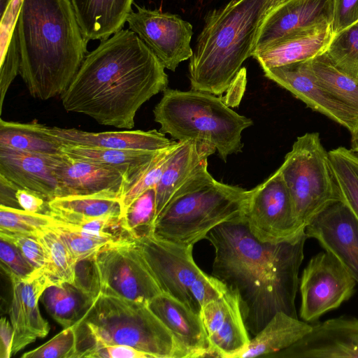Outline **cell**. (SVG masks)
I'll return each mask as SVG.
<instances>
[{
    "instance_id": "6da1fadb",
    "label": "cell",
    "mask_w": 358,
    "mask_h": 358,
    "mask_svg": "<svg viewBox=\"0 0 358 358\" xmlns=\"http://www.w3.org/2000/svg\"><path fill=\"white\" fill-rule=\"evenodd\" d=\"M307 238L306 234L295 242L264 243L245 220L219 225L207 235L215 253L212 275L238 294L250 334L278 312L298 318L295 300Z\"/></svg>"
},
{
    "instance_id": "7a4b0ae2",
    "label": "cell",
    "mask_w": 358,
    "mask_h": 358,
    "mask_svg": "<svg viewBox=\"0 0 358 358\" xmlns=\"http://www.w3.org/2000/svg\"><path fill=\"white\" fill-rule=\"evenodd\" d=\"M165 67L131 29H120L87 54L60 96L67 112L131 129L141 106L167 88Z\"/></svg>"
},
{
    "instance_id": "3957f363",
    "label": "cell",
    "mask_w": 358,
    "mask_h": 358,
    "mask_svg": "<svg viewBox=\"0 0 358 358\" xmlns=\"http://www.w3.org/2000/svg\"><path fill=\"white\" fill-rule=\"evenodd\" d=\"M19 74L31 96H62L87 54L70 0H23L17 22Z\"/></svg>"
},
{
    "instance_id": "277c9868",
    "label": "cell",
    "mask_w": 358,
    "mask_h": 358,
    "mask_svg": "<svg viewBox=\"0 0 358 358\" xmlns=\"http://www.w3.org/2000/svg\"><path fill=\"white\" fill-rule=\"evenodd\" d=\"M269 7L270 0H230L208 13L189 58L192 90L220 95L231 86Z\"/></svg>"
},
{
    "instance_id": "5b68a950",
    "label": "cell",
    "mask_w": 358,
    "mask_h": 358,
    "mask_svg": "<svg viewBox=\"0 0 358 358\" xmlns=\"http://www.w3.org/2000/svg\"><path fill=\"white\" fill-rule=\"evenodd\" d=\"M73 327L78 358L96 347L108 345H129L151 358H185L172 333L147 301L98 292Z\"/></svg>"
},
{
    "instance_id": "8992f818",
    "label": "cell",
    "mask_w": 358,
    "mask_h": 358,
    "mask_svg": "<svg viewBox=\"0 0 358 358\" xmlns=\"http://www.w3.org/2000/svg\"><path fill=\"white\" fill-rule=\"evenodd\" d=\"M163 92L153 110L160 131L178 141L194 140L209 144L224 162L241 151V134L252 124L250 118L236 113L209 92L169 88Z\"/></svg>"
},
{
    "instance_id": "52a82bcc",
    "label": "cell",
    "mask_w": 358,
    "mask_h": 358,
    "mask_svg": "<svg viewBox=\"0 0 358 358\" xmlns=\"http://www.w3.org/2000/svg\"><path fill=\"white\" fill-rule=\"evenodd\" d=\"M250 190L214 179L171 198L157 215L153 234L194 246L219 225L245 220Z\"/></svg>"
},
{
    "instance_id": "ba28073f",
    "label": "cell",
    "mask_w": 358,
    "mask_h": 358,
    "mask_svg": "<svg viewBox=\"0 0 358 358\" xmlns=\"http://www.w3.org/2000/svg\"><path fill=\"white\" fill-rule=\"evenodd\" d=\"M279 169L289 192L296 219L305 231L324 208L341 198L329 152L317 132L299 136Z\"/></svg>"
},
{
    "instance_id": "9c48e42d",
    "label": "cell",
    "mask_w": 358,
    "mask_h": 358,
    "mask_svg": "<svg viewBox=\"0 0 358 358\" xmlns=\"http://www.w3.org/2000/svg\"><path fill=\"white\" fill-rule=\"evenodd\" d=\"M134 239L162 292L194 312L200 313L203 305L227 290L222 282L196 265L194 246L169 242L153 233Z\"/></svg>"
},
{
    "instance_id": "30bf717a",
    "label": "cell",
    "mask_w": 358,
    "mask_h": 358,
    "mask_svg": "<svg viewBox=\"0 0 358 358\" xmlns=\"http://www.w3.org/2000/svg\"><path fill=\"white\" fill-rule=\"evenodd\" d=\"M91 262L98 292L147 301L163 292L134 238L110 244Z\"/></svg>"
},
{
    "instance_id": "8fae6325",
    "label": "cell",
    "mask_w": 358,
    "mask_h": 358,
    "mask_svg": "<svg viewBox=\"0 0 358 358\" xmlns=\"http://www.w3.org/2000/svg\"><path fill=\"white\" fill-rule=\"evenodd\" d=\"M245 220L251 234L264 243L295 242L306 235L296 219L289 192L279 169L250 190Z\"/></svg>"
},
{
    "instance_id": "7c38bea8",
    "label": "cell",
    "mask_w": 358,
    "mask_h": 358,
    "mask_svg": "<svg viewBox=\"0 0 358 358\" xmlns=\"http://www.w3.org/2000/svg\"><path fill=\"white\" fill-rule=\"evenodd\" d=\"M356 281L330 252L312 257L299 278V316L313 323L329 311L338 308L355 294Z\"/></svg>"
},
{
    "instance_id": "4fadbf2b",
    "label": "cell",
    "mask_w": 358,
    "mask_h": 358,
    "mask_svg": "<svg viewBox=\"0 0 358 358\" xmlns=\"http://www.w3.org/2000/svg\"><path fill=\"white\" fill-rule=\"evenodd\" d=\"M135 6L136 10H131L127 18L129 29L166 69L174 71L181 62L192 55V25L177 15Z\"/></svg>"
},
{
    "instance_id": "5bb4252c",
    "label": "cell",
    "mask_w": 358,
    "mask_h": 358,
    "mask_svg": "<svg viewBox=\"0 0 358 358\" xmlns=\"http://www.w3.org/2000/svg\"><path fill=\"white\" fill-rule=\"evenodd\" d=\"M264 76L290 92L313 110L338 123L352 133L358 117L316 78L308 61L263 70Z\"/></svg>"
},
{
    "instance_id": "9a60e30c",
    "label": "cell",
    "mask_w": 358,
    "mask_h": 358,
    "mask_svg": "<svg viewBox=\"0 0 358 358\" xmlns=\"http://www.w3.org/2000/svg\"><path fill=\"white\" fill-rule=\"evenodd\" d=\"M305 232L332 254L358 282V220L342 197L317 215Z\"/></svg>"
},
{
    "instance_id": "2e32d148",
    "label": "cell",
    "mask_w": 358,
    "mask_h": 358,
    "mask_svg": "<svg viewBox=\"0 0 358 358\" xmlns=\"http://www.w3.org/2000/svg\"><path fill=\"white\" fill-rule=\"evenodd\" d=\"M200 315L213 357L238 358L247 348L251 338L236 292L227 288L203 305Z\"/></svg>"
},
{
    "instance_id": "e0dca14e",
    "label": "cell",
    "mask_w": 358,
    "mask_h": 358,
    "mask_svg": "<svg viewBox=\"0 0 358 358\" xmlns=\"http://www.w3.org/2000/svg\"><path fill=\"white\" fill-rule=\"evenodd\" d=\"M59 183V196H99L118 199L126 180L119 171L69 157L50 155Z\"/></svg>"
},
{
    "instance_id": "ac0fdd59",
    "label": "cell",
    "mask_w": 358,
    "mask_h": 358,
    "mask_svg": "<svg viewBox=\"0 0 358 358\" xmlns=\"http://www.w3.org/2000/svg\"><path fill=\"white\" fill-rule=\"evenodd\" d=\"M358 358V319L342 316L313 324L292 345L269 358Z\"/></svg>"
},
{
    "instance_id": "d6986e66",
    "label": "cell",
    "mask_w": 358,
    "mask_h": 358,
    "mask_svg": "<svg viewBox=\"0 0 358 358\" xmlns=\"http://www.w3.org/2000/svg\"><path fill=\"white\" fill-rule=\"evenodd\" d=\"M10 318L15 335L12 355L17 354L38 338H44L50 326L41 315L38 302L45 289L55 282L42 271L30 277L13 280Z\"/></svg>"
},
{
    "instance_id": "ffe728a7",
    "label": "cell",
    "mask_w": 358,
    "mask_h": 358,
    "mask_svg": "<svg viewBox=\"0 0 358 358\" xmlns=\"http://www.w3.org/2000/svg\"><path fill=\"white\" fill-rule=\"evenodd\" d=\"M334 0H283L269 8L262 20L254 52L311 26L331 22ZM252 53V54H253Z\"/></svg>"
},
{
    "instance_id": "44dd1931",
    "label": "cell",
    "mask_w": 358,
    "mask_h": 358,
    "mask_svg": "<svg viewBox=\"0 0 358 358\" xmlns=\"http://www.w3.org/2000/svg\"><path fill=\"white\" fill-rule=\"evenodd\" d=\"M44 133L62 145L107 149L159 152L178 142L162 131H118L90 132L75 128H61L41 124Z\"/></svg>"
},
{
    "instance_id": "7402d4cb",
    "label": "cell",
    "mask_w": 358,
    "mask_h": 358,
    "mask_svg": "<svg viewBox=\"0 0 358 358\" xmlns=\"http://www.w3.org/2000/svg\"><path fill=\"white\" fill-rule=\"evenodd\" d=\"M215 151L210 145L197 141H180L155 186L157 217L177 192L210 175L208 157Z\"/></svg>"
},
{
    "instance_id": "603a6c76",
    "label": "cell",
    "mask_w": 358,
    "mask_h": 358,
    "mask_svg": "<svg viewBox=\"0 0 358 358\" xmlns=\"http://www.w3.org/2000/svg\"><path fill=\"white\" fill-rule=\"evenodd\" d=\"M149 306L172 333L185 358L213 357L200 313L165 292L150 300Z\"/></svg>"
},
{
    "instance_id": "cb8c5ba5",
    "label": "cell",
    "mask_w": 358,
    "mask_h": 358,
    "mask_svg": "<svg viewBox=\"0 0 358 358\" xmlns=\"http://www.w3.org/2000/svg\"><path fill=\"white\" fill-rule=\"evenodd\" d=\"M331 22L291 34L252 55L263 70L310 60L325 52L333 36Z\"/></svg>"
},
{
    "instance_id": "d4e9b609",
    "label": "cell",
    "mask_w": 358,
    "mask_h": 358,
    "mask_svg": "<svg viewBox=\"0 0 358 358\" xmlns=\"http://www.w3.org/2000/svg\"><path fill=\"white\" fill-rule=\"evenodd\" d=\"M0 175L20 188L38 194L48 201L59 196V183L50 155L0 146Z\"/></svg>"
},
{
    "instance_id": "484cf974",
    "label": "cell",
    "mask_w": 358,
    "mask_h": 358,
    "mask_svg": "<svg viewBox=\"0 0 358 358\" xmlns=\"http://www.w3.org/2000/svg\"><path fill=\"white\" fill-rule=\"evenodd\" d=\"M85 40L104 41L122 29L134 0H70Z\"/></svg>"
},
{
    "instance_id": "4316f807",
    "label": "cell",
    "mask_w": 358,
    "mask_h": 358,
    "mask_svg": "<svg viewBox=\"0 0 358 358\" xmlns=\"http://www.w3.org/2000/svg\"><path fill=\"white\" fill-rule=\"evenodd\" d=\"M313 324L284 312L276 313L252 338L238 358L270 357L297 342Z\"/></svg>"
},
{
    "instance_id": "83f0119b",
    "label": "cell",
    "mask_w": 358,
    "mask_h": 358,
    "mask_svg": "<svg viewBox=\"0 0 358 358\" xmlns=\"http://www.w3.org/2000/svg\"><path fill=\"white\" fill-rule=\"evenodd\" d=\"M45 213L64 224L79 227L96 218L121 215V208L119 199L115 198L66 196L48 201Z\"/></svg>"
},
{
    "instance_id": "f1b7e54d",
    "label": "cell",
    "mask_w": 358,
    "mask_h": 358,
    "mask_svg": "<svg viewBox=\"0 0 358 358\" xmlns=\"http://www.w3.org/2000/svg\"><path fill=\"white\" fill-rule=\"evenodd\" d=\"M62 152L71 158L119 171L125 178V187L139 176L159 151L123 150L63 145Z\"/></svg>"
},
{
    "instance_id": "f546056e",
    "label": "cell",
    "mask_w": 358,
    "mask_h": 358,
    "mask_svg": "<svg viewBox=\"0 0 358 358\" xmlns=\"http://www.w3.org/2000/svg\"><path fill=\"white\" fill-rule=\"evenodd\" d=\"M94 296L77 285L60 282L48 286L40 301L62 327L75 324L90 306Z\"/></svg>"
},
{
    "instance_id": "4dcf8cb0",
    "label": "cell",
    "mask_w": 358,
    "mask_h": 358,
    "mask_svg": "<svg viewBox=\"0 0 358 358\" xmlns=\"http://www.w3.org/2000/svg\"><path fill=\"white\" fill-rule=\"evenodd\" d=\"M23 0H9L0 6V94L5 96L14 78L19 73L20 53L17 22Z\"/></svg>"
},
{
    "instance_id": "1f68e13d",
    "label": "cell",
    "mask_w": 358,
    "mask_h": 358,
    "mask_svg": "<svg viewBox=\"0 0 358 358\" xmlns=\"http://www.w3.org/2000/svg\"><path fill=\"white\" fill-rule=\"evenodd\" d=\"M0 146L41 155L63 153V145L43 131L41 124L21 123L0 119Z\"/></svg>"
},
{
    "instance_id": "d6a6232c",
    "label": "cell",
    "mask_w": 358,
    "mask_h": 358,
    "mask_svg": "<svg viewBox=\"0 0 358 358\" xmlns=\"http://www.w3.org/2000/svg\"><path fill=\"white\" fill-rule=\"evenodd\" d=\"M309 62L317 80L358 117V81L337 69L325 52Z\"/></svg>"
},
{
    "instance_id": "836d02e7",
    "label": "cell",
    "mask_w": 358,
    "mask_h": 358,
    "mask_svg": "<svg viewBox=\"0 0 358 358\" xmlns=\"http://www.w3.org/2000/svg\"><path fill=\"white\" fill-rule=\"evenodd\" d=\"M36 238L43 244L48 257L45 273L55 283L76 284L77 262L67 245L53 227L39 231Z\"/></svg>"
},
{
    "instance_id": "e575fe53",
    "label": "cell",
    "mask_w": 358,
    "mask_h": 358,
    "mask_svg": "<svg viewBox=\"0 0 358 358\" xmlns=\"http://www.w3.org/2000/svg\"><path fill=\"white\" fill-rule=\"evenodd\" d=\"M329 155L341 197L358 220V154L341 146Z\"/></svg>"
},
{
    "instance_id": "d590c367",
    "label": "cell",
    "mask_w": 358,
    "mask_h": 358,
    "mask_svg": "<svg viewBox=\"0 0 358 358\" xmlns=\"http://www.w3.org/2000/svg\"><path fill=\"white\" fill-rule=\"evenodd\" d=\"M179 144L180 141H178L157 152L139 176L124 187L119 200L122 217L133 201L141 194L150 188L155 187L170 157Z\"/></svg>"
},
{
    "instance_id": "8d00e7d4",
    "label": "cell",
    "mask_w": 358,
    "mask_h": 358,
    "mask_svg": "<svg viewBox=\"0 0 358 358\" xmlns=\"http://www.w3.org/2000/svg\"><path fill=\"white\" fill-rule=\"evenodd\" d=\"M325 54L337 69L358 81V27L355 24L334 34Z\"/></svg>"
},
{
    "instance_id": "74e56055",
    "label": "cell",
    "mask_w": 358,
    "mask_h": 358,
    "mask_svg": "<svg viewBox=\"0 0 358 358\" xmlns=\"http://www.w3.org/2000/svg\"><path fill=\"white\" fill-rule=\"evenodd\" d=\"M53 228L64 241L77 263L92 259L104 248L119 241L72 227L62 222Z\"/></svg>"
},
{
    "instance_id": "f35d334b",
    "label": "cell",
    "mask_w": 358,
    "mask_h": 358,
    "mask_svg": "<svg viewBox=\"0 0 358 358\" xmlns=\"http://www.w3.org/2000/svg\"><path fill=\"white\" fill-rule=\"evenodd\" d=\"M60 224L47 213H30L17 208L0 206V231L36 236L39 231Z\"/></svg>"
},
{
    "instance_id": "ab89813d",
    "label": "cell",
    "mask_w": 358,
    "mask_h": 358,
    "mask_svg": "<svg viewBox=\"0 0 358 358\" xmlns=\"http://www.w3.org/2000/svg\"><path fill=\"white\" fill-rule=\"evenodd\" d=\"M156 217L155 187L141 194L122 216L124 227L134 238L153 233Z\"/></svg>"
},
{
    "instance_id": "60d3db41",
    "label": "cell",
    "mask_w": 358,
    "mask_h": 358,
    "mask_svg": "<svg viewBox=\"0 0 358 358\" xmlns=\"http://www.w3.org/2000/svg\"><path fill=\"white\" fill-rule=\"evenodd\" d=\"M22 358H78L74 327L60 331L52 338L38 348L24 352Z\"/></svg>"
},
{
    "instance_id": "b9f144b4",
    "label": "cell",
    "mask_w": 358,
    "mask_h": 358,
    "mask_svg": "<svg viewBox=\"0 0 358 358\" xmlns=\"http://www.w3.org/2000/svg\"><path fill=\"white\" fill-rule=\"evenodd\" d=\"M0 238L15 245L35 270L45 272L48 257L43 244L36 236L0 231Z\"/></svg>"
},
{
    "instance_id": "7bdbcfd3",
    "label": "cell",
    "mask_w": 358,
    "mask_h": 358,
    "mask_svg": "<svg viewBox=\"0 0 358 358\" xmlns=\"http://www.w3.org/2000/svg\"><path fill=\"white\" fill-rule=\"evenodd\" d=\"M0 239L1 266L10 281L29 278L36 271L15 245Z\"/></svg>"
},
{
    "instance_id": "ee69618b",
    "label": "cell",
    "mask_w": 358,
    "mask_h": 358,
    "mask_svg": "<svg viewBox=\"0 0 358 358\" xmlns=\"http://www.w3.org/2000/svg\"><path fill=\"white\" fill-rule=\"evenodd\" d=\"M358 22V0H334L331 24L338 33Z\"/></svg>"
},
{
    "instance_id": "f6af8a7d",
    "label": "cell",
    "mask_w": 358,
    "mask_h": 358,
    "mask_svg": "<svg viewBox=\"0 0 358 358\" xmlns=\"http://www.w3.org/2000/svg\"><path fill=\"white\" fill-rule=\"evenodd\" d=\"M86 358H151L142 351L125 345L98 346L89 351Z\"/></svg>"
},
{
    "instance_id": "bcb514c9",
    "label": "cell",
    "mask_w": 358,
    "mask_h": 358,
    "mask_svg": "<svg viewBox=\"0 0 358 358\" xmlns=\"http://www.w3.org/2000/svg\"><path fill=\"white\" fill-rule=\"evenodd\" d=\"M15 197L21 208L27 212L39 213L47 207L48 201L38 194L27 189L19 188L15 192Z\"/></svg>"
},
{
    "instance_id": "7dc6e473",
    "label": "cell",
    "mask_w": 358,
    "mask_h": 358,
    "mask_svg": "<svg viewBox=\"0 0 358 358\" xmlns=\"http://www.w3.org/2000/svg\"><path fill=\"white\" fill-rule=\"evenodd\" d=\"M14 329L6 317L0 320V358H10L14 340Z\"/></svg>"
},
{
    "instance_id": "c3c4849f",
    "label": "cell",
    "mask_w": 358,
    "mask_h": 358,
    "mask_svg": "<svg viewBox=\"0 0 358 358\" xmlns=\"http://www.w3.org/2000/svg\"><path fill=\"white\" fill-rule=\"evenodd\" d=\"M0 187L1 205L16 208L15 204L17 203V201L15 192L20 187L1 175H0Z\"/></svg>"
},
{
    "instance_id": "681fc988",
    "label": "cell",
    "mask_w": 358,
    "mask_h": 358,
    "mask_svg": "<svg viewBox=\"0 0 358 358\" xmlns=\"http://www.w3.org/2000/svg\"><path fill=\"white\" fill-rule=\"evenodd\" d=\"M352 134L351 150L358 154V128Z\"/></svg>"
},
{
    "instance_id": "f907efd6",
    "label": "cell",
    "mask_w": 358,
    "mask_h": 358,
    "mask_svg": "<svg viewBox=\"0 0 358 358\" xmlns=\"http://www.w3.org/2000/svg\"><path fill=\"white\" fill-rule=\"evenodd\" d=\"M282 1H283V0H270L269 8H272L273 6H274L275 5H276L277 3H278L279 2Z\"/></svg>"
},
{
    "instance_id": "816d5d0a",
    "label": "cell",
    "mask_w": 358,
    "mask_h": 358,
    "mask_svg": "<svg viewBox=\"0 0 358 358\" xmlns=\"http://www.w3.org/2000/svg\"><path fill=\"white\" fill-rule=\"evenodd\" d=\"M355 25L358 27V22Z\"/></svg>"
}]
</instances>
